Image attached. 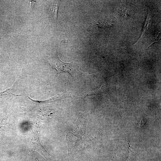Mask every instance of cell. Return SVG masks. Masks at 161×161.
Masks as SVG:
<instances>
[{"label": "cell", "instance_id": "obj_1", "mask_svg": "<svg viewBox=\"0 0 161 161\" xmlns=\"http://www.w3.org/2000/svg\"><path fill=\"white\" fill-rule=\"evenodd\" d=\"M45 61L49 63L52 67L56 70L57 74L62 72H67L73 77L74 69L72 62L66 63L63 62L60 60L58 55Z\"/></svg>", "mask_w": 161, "mask_h": 161}, {"label": "cell", "instance_id": "obj_2", "mask_svg": "<svg viewBox=\"0 0 161 161\" xmlns=\"http://www.w3.org/2000/svg\"><path fill=\"white\" fill-rule=\"evenodd\" d=\"M58 10L57 4H55L51 5L50 7V12L51 14L55 19L57 18V14Z\"/></svg>", "mask_w": 161, "mask_h": 161}, {"label": "cell", "instance_id": "obj_3", "mask_svg": "<svg viewBox=\"0 0 161 161\" xmlns=\"http://www.w3.org/2000/svg\"><path fill=\"white\" fill-rule=\"evenodd\" d=\"M97 25L99 28H102L112 27L113 25L108 22H100L98 23Z\"/></svg>", "mask_w": 161, "mask_h": 161}]
</instances>
